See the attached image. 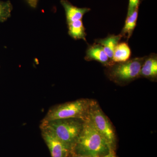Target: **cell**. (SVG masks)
I'll return each instance as SVG.
<instances>
[{
    "label": "cell",
    "instance_id": "6da1fadb",
    "mask_svg": "<svg viewBox=\"0 0 157 157\" xmlns=\"http://www.w3.org/2000/svg\"><path fill=\"white\" fill-rule=\"evenodd\" d=\"M111 151H112L107 141L88 116L84 121L81 133L71 151L77 154L95 157L104 155Z\"/></svg>",
    "mask_w": 157,
    "mask_h": 157
},
{
    "label": "cell",
    "instance_id": "7c38bea8",
    "mask_svg": "<svg viewBox=\"0 0 157 157\" xmlns=\"http://www.w3.org/2000/svg\"><path fill=\"white\" fill-rule=\"evenodd\" d=\"M68 34L75 40L82 39L86 42L85 28L82 20L76 21L67 24Z\"/></svg>",
    "mask_w": 157,
    "mask_h": 157
},
{
    "label": "cell",
    "instance_id": "30bf717a",
    "mask_svg": "<svg viewBox=\"0 0 157 157\" xmlns=\"http://www.w3.org/2000/svg\"><path fill=\"white\" fill-rule=\"evenodd\" d=\"M122 38V36L121 34L118 35H110L104 39H97L95 42L102 46L105 53L112 61L114 49Z\"/></svg>",
    "mask_w": 157,
    "mask_h": 157
},
{
    "label": "cell",
    "instance_id": "ac0fdd59",
    "mask_svg": "<svg viewBox=\"0 0 157 157\" xmlns=\"http://www.w3.org/2000/svg\"></svg>",
    "mask_w": 157,
    "mask_h": 157
},
{
    "label": "cell",
    "instance_id": "5b68a950",
    "mask_svg": "<svg viewBox=\"0 0 157 157\" xmlns=\"http://www.w3.org/2000/svg\"><path fill=\"white\" fill-rule=\"evenodd\" d=\"M88 116L96 129L104 137L112 151H115L117 139L112 124L97 101L92 100Z\"/></svg>",
    "mask_w": 157,
    "mask_h": 157
},
{
    "label": "cell",
    "instance_id": "8fae6325",
    "mask_svg": "<svg viewBox=\"0 0 157 157\" xmlns=\"http://www.w3.org/2000/svg\"><path fill=\"white\" fill-rule=\"evenodd\" d=\"M132 51L126 42H119L114 49L112 62L113 63H123L130 59Z\"/></svg>",
    "mask_w": 157,
    "mask_h": 157
},
{
    "label": "cell",
    "instance_id": "52a82bcc",
    "mask_svg": "<svg viewBox=\"0 0 157 157\" xmlns=\"http://www.w3.org/2000/svg\"><path fill=\"white\" fill-rule=\"evenodd\" d=\"M85 59L87 61H96L107 67L113 64L102 46L95 42L93 45H89L86 52Z\"/></svg>",
    "mask_w": 157,
    "mask_h": 157
},
{
    "label": "cell",
    "instance_id": "8992f818",
    "mask_svg": "<svg viewBox=\"0 0 157 157\" xmlns=\"http://www.w3.org/2000/svg\"><path fill=\"white\" fill-rule=\"evenodd\" d=\"M42 138L48 147L52 157H67L70 150L53 134L45 130H41Z\"/></svg>",
    "mask_w": 157,
    "mask_h": 157
},
{
    "label": "cell",
    "instance_id": "9a60e30c",
    "mask_svg": "<svg viewBox=\"0 0 157 157\" xmlns=\"http://www.w3.org/2000/svg\"><path fill=\"white\" fill-rule=\"evenodd\" d=\"M141 0H129L127 16L132 14L136 9H139Z\"/></svg>",
    "mask_w": 157,
    "mask_h": 157
},
{
    "label": "cell",
    "instance_id": "ba28073f",
    "mask_svg": "<svg viewBox=\"0 0 157 157\" xmlns=\"http://www.w3.org/2000/svg\"><path fill=\"white\" fill-rule=\"evenodd\" d=\"M60 3L64 9L67 24L82 20L84 14L91 10L90 8H78L73 6L68 0H61Z\"/></svg>",
    "mask_w": 157,
    "mask_h": 157
},
{
    "label": "cell",
    "instance_id": "277c9868",
    "mask_svg": "<svg viewBox=\"0 0 157 157\" xmlns=\"http://www.w3.org/2000/svg\"><path fill=\"white\" fill-rule=\"evenodd\" d=\"M145 58H135L126 62L112 64L107 67V76L118 84H127L140 77V69Z\"/></svg>",
    "mask_w": 157,
    "mask_h": 157
},
{
    "label": "cell",
    "instance_id": "9c48e42d",
    "mask_svg": "<svg viewBox=\"0 0 157 157\" xmlns=\"http://www.w3.org/2000/svg\"><path fill=\"white\" fill-rule=\"evenodd\" d=\"M140 76L150 79H155L157 76V56L151 54L145 56V59L140 69Z\"/></svg>",
    "mask_w": 157,
    "mask_h": 157
},
{
    "label": "cell",
    "instance_id": "2e32d148",
    "mask_svg": "<svg viewBox=\"0 0 157 157\" xmlns=\"http://www.w3.org/2000/svg\"><path fill=\"white\" fill-rule=\"evenodd\" d=\"M67 157H91L88 156L84 155H82L77 154L73 152L70 151V154L68 155Z\"/></svg>",
    "mask_w": 157,
    "mask_h": 157
},
{
    "label": "cell",
    "instance_id": "3957f363",
    "mask_svg": "<svg viewBox=\"0 0 157 157\" xmlns=\"http://www.w3.org/2000/svg\"><path fill=\"white\" fill-rule=\"evenodd\" d=\"M91 100L82 98L55 105L49 109L41 121L67 118L85 120L88 116Z\"/></svg>",
    "mask_w": 157,
    "mask_h": 157
},
{
    "label": "cell",
    "instance_id": "4fadbf2b",
    "mask_svg": "<svg viewBox=\"0 0 157 157\" xmlns=\"http://www.w3.org/2000/svg\"><path fill=\"white\" fill-rule=\"evenodd\" d=\"M138 9H136L132 14L127 16L124 25L120 34L122 37L126 38L127 40L132 37L133 32L136 27L138 18Z\"/></svg>",
    "mask_w": 157,
    "mask_h": 157
},
{
    "label": "cell",
    "instance_id": "7a4b0ae2",
    "mask_svg": "<svg viewBox=\"0 0 157 157\" xmlns=\"http://www.w3.org/2000/svg\"><path fill=\"white\" fill-rule=\"evenodd\" d=\"M84 121L80 119L67 118L41 121L40 128L53 134L71 151L81 133Z\"/></svg>",
    "mask_w": 157,
    "mask_h": 157
},
{
    "label": "cell",
    "instance_id": "5bb4252c",
    "mask_svg": "<svg viewBox=\"0 0 157 157\" xmlns=\"http://www.w3.org/2000/svg\"><path fill=\"white\" fill-rule=\"evenodd\" d=\"M13 6L10 1H0V22L6 21L11 16Z\"/></svg>",
    "mask_w": 157,
    "mask_h": 157
},
{
    "label": "cell",
    "instance_id": "e0dca14e",
    "mask_svg": "<svg viewBox=\"0 0 157 157\" xmlns=\"http://www.w3.org/2000/svg\"><path fill=\"white\" fill-rule=\"evenodd\" d=\"M95 157H117V156L116 154L115 151H111L109 152V153L104 155Z\"/></svg>",
    "mask_w": 157,
    "mask_h": 157
}]
</instances>
